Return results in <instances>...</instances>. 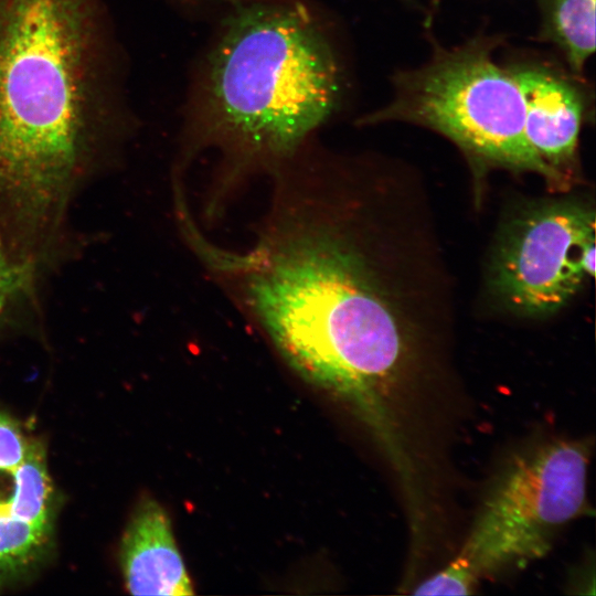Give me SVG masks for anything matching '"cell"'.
Listing matches in <instances>:
<instances>
[{
  "label": "cell",
  "mask_w": 596,
  "mask_h": 596,
  "mask_svg": "<svg viewBox=\"0 0 596 596\" xmlns=\"http://www.w3.org/2000/svg\"><path fill=\"white\" fill-rule=\"evenodd\" d=\"M93 0H0V204L29 233L55 225L109 108Z\"/></svg>",
  "instance_id": "6da1fadb"
},
{
  "label": "cell",
  "mask_w": 596,
  "mask_h": 596,
  "mask_svg": "<svg viewBox=\"0 0 596 596\" xmlns=\"http://www.w3.org/2000/svg\"><path fill=\"white\" fill-rule=\"evenodd\" d=\"M248 279L255 312L305 377L350 398L404 458L389 398L406 358L396 316L359 254L329 235L295 238Z\"/></svg>",
  "instance_id": "7a4b0ae2"
},
{
  "label": "cell",
  "mask_w": 596,
  "mask_h": 596,
  "mask_svg": "<svg viewBox=\"0 0 596 596\" xmlns=\"http://www.w3.org/2000/svg\"><path fill=\"white\" fill-rule=\"evenodd\" d=\"M340 93L332 49L309 12L264 2L226 24L207 62L201 110L220 138L284 153L330 117Z\"/></svg>",
  "instance_id": "3957f363"
},
{
  "label": "cell",
  "mask_w": 596,
  "mask_h": 596,
  "mask_svg": "<svg viewBox=\"0 0 596 596\" xmlns=\"http://www.w3.org/2000/svg\"><path fill=\"white\" fill-rule=\"evenodd\" d=\"M384 119L433 128L477 157L560 180L526 139L523 100L511 73L481 44L439 51L427 65L401 74L393 100L368 121Z\"/></svg>",
  "instance_id": "277c9868"
},
{
  "label": "cell",
  "mask_w": 596,
  "mask_h": 596,
  "mask_svg": "<svg viewBox=\"0 0 596 596\" xmlns=\"http://www.w3.org/2000/svg\"><path fill=\"white\" fill-rule=\"evenodd\" d=\"M588 462L587 444L570 439L515 458L489 491L453 562L478 582L545 556L561 528L587 510Z\"/></svg>",
  "instance_id": "5b68a950"
},
{
  "label": "cell",
  "mask_w": 596,
  "mask_h": 596,
  "mask_svg": "<svg viewBox=\"0 0 596 596\" xmlns=\"http://www.w3.org/2000/svg\"><path fill=\"white\" fill-rule=\"evenodd\" d=\"M595 214L579 203L531 209L504 236L493 286L514 310L531 316L565 305L595 273Z\"/></svg>",
  "instance_id": "8992f818"
},
{
  "label": "cell",
  "mask_w": 596,
  "mask_h": 596,
  "mask_svg": "<svg viewBox=\"0 0 596 596\" xmlns=\"http://www.w3.org/2000/svg\"><path fill=\"white\" fill-rule=\"evenodd\" d=\"M120 565L132 595H193V585L163 508L145 500L130 520L120 545Z\"/></svg>",
  "instance_id": "52a82bcc"
},
{
  "label": "cell",
  "mask_w": 596,
  "mask_h": 596,
  "mask_svg": "<svg viewBox=\"0 0 596 596\" xmlns=\"http://www.w3.org/2000/svg\"><path fill=\"white\" fill-rule=\"evenodd\" d=\"M522 96L524 131L533 150L556 172L575 157L583 104L575 88L541 68L510 72Z\"/></svg>",
  "instance_id": "ba28073f"
},
{
  "label": "cell",
  "mask_w": 596,
  "mask_h": 596,
  "mask_svg": "<svg viewBox=\"0 0 596 596\" xmlns=\"http://www.w3.org/2000/svg\"><path fill=\"white\" fill-rule=\"evenodd\" d=\"M53 487L45 453L33 441L22 464L0 469V517L52 525Z\"/></svg>",
  "instance_id": "9c48e42d"
},
{
  "label": "cell",
  "mask_w": 596,
  "mask_h": 596,
  "mask_svg": "<svg viewBox=\"0 0 596 596\" xmlns=\"http://www.w3.org/2000/svg\"><path fill=\"white\" fill-rule=\"evenodd\" d=\"M551 13L553 36L578 73L595 50V0H553Z\"/></svg>",
  "instance_id": "30bf717a"
},
{
  "label": "cell",
  "mask_w": 596,
  "mask_h": 596,
  "mask_svg": "<svg viewBox=\"0 0 596 596\" xmlns=\"http://www.w3.org/2000/svg\"><path fill=\"white\" fill-rule=\"evenodd\" d=\"M52 525L0 517V587L21 577L42 558Z\"/></svg>",
  "instance_id": "8fae6325"
},
{
  "label": "cell",
  "mask_w": 596,
  "mask_h": 596,
  "mask_svg": "<svg viewBox=\"0 0 596 596\" xmlns=\"http://www.w3.org/2000/svg\"><path fill=\"white\" fill-rule=\"evenodd\" d=\"M32 270L30 262H17L10 258L0 230V313L28 287Z\"/></svg>",
  "instance_id": "7c38bea8"
},
{
  "label": "cell",
  "mask_w": 596,
  "mask_h": 596,
  "mask_svg": "<svg viewBox=\"0 0 596 596\" xmlns=\"http://www.w3.org/2000/svg\"><path fill=\"white\" fill-rule=\"evenodd\" d=\"M32 443L13 417L0 412V469H12L22 464Z\"/></svg>",
  "instance_id": "4fadbf2b"
}]
</instances>
